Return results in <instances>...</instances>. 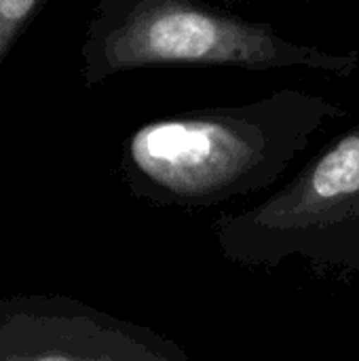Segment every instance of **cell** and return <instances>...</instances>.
I'll return each instance as SVG.
<instances>
[{"mask_svg": "<svg viewBox=\"0 0 359 361\" xmlns=\"http://www.w3.org/2000/svg\"><path fill=\"white\" fill-rule=\"evenodd\" d=\"M349 112L300 89L150 121L125 146L129 190L161 207H214L271 188L311 142Z\"/></svg>", "mask_w": 359, "mask_h": 361, "instance_id": "6da1fadb", "label": "cell"}, {"mask_svg": "<svg viewBox=\"0 0 359 361\" xmlns=\"http://www.w3.org/2000/svg\"><path fill=\"white\" fill-rule=\"evenodd\" d=\"M150 66L311 70L347 78L359 70V55L296 42L214 0H99L83 44L85 85Z\"/></svg>", "mask_w": 359, "mask_h": 361, "instance_id": "7a4b0ae2", "label": "cell"}, {"mask_svg": "<svg viewBox=\"0 0 359 361\" xmlns=\"http://www.w3.org/2000/svg\"><path fill=\"white\" fill-rule=\"evenodd\" d=\"M222 256L248 267L290 258L359 271V125L328 142L279 190L214 224Z\"/></svg>", "mask_w": 359, "mask_h": 361, "instance_id": "3957f363", "label": "cell"}, {"mask_svg": "<svg viewBox=\"0 0 359 361\" xmlns=\"http://www.w3.org/2000/svg\"><path fill=\"white\" fill-rule=\"evenodd\" d=\"M0 361H195L138 324L59 294L0 296Z\"/></svg>", "mask_w": 359, "mask_h": 361, "instance_id": "277c9868", "label": "cell"}, {"mask_svg": "<svg viewBox=\"0 0 359 361\" xmlns=\"http://www.w3.org/2000/svg\"><path fill=\"white\" fill-rule=\"evenodd\" d=\"M42 0H0V59Z\"/></svg>", "mask_w": 359, "mask_h": 361, "instance_id": "5b68a950", "label": "cell"}, {"mask_svg": "<svg viewBox=\"0 0 359 361\" xmlns=\"http://www.w3.org/2000/svg\"><path fill=\"white\" fill-rule=\"evenodd\" d=\"M229 2H250V0H229Z\"/></svg>", "mask_w": 359, "mask_h": 361, "instance_id": "8992f818", "label": "cell"}]
</instances>
